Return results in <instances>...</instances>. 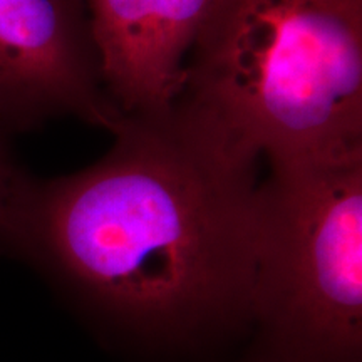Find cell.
Instances as JSON below:
<instances>
[{
    "label": "cell",
    "instance_id": "obj_1",
    "mask_svg": "<svg viewBox=\"0 0 362 362\" xmlns=\"http://www.w3.org/2000/svg\"><path fill=\"white\" fill-rule=\"evenodd\" d=\"M112 133L89 168L35 181L17 253L139 330L248 317L257 158L181 101Z\"/></svg>",
    "mask_w": 362,
    "mask_h": 362
},
{
    "label": "cell",
    "instance_id": "obj_2",
    "mask_svg": "<svg viewBox=\"0 0 362 362\" xmlns=\"http://www.w3.org/2000/svg\"><path fill=\"white\" fill-rule=\"evenodd\" d=\"M178 101L257 160L362 153V0H211Z\"/></svg>",
    "mask_w": 362,
    "mask_h": 362
},
{
    "label": "cell",
    "instance_id": "obj_3",
    "mask_svg": "<svg viewBox=\"0 0 362 362\" xmlns=\"http://www.w3.org/2000/svg\"><path fill=\"white\" fill-rule=\"evenodd\" d=\"M255 214L245 362H361L362 153L270 163Z\"/></svg>",
    "mask_w": 362,
    "mask_h": 362
},
{
    "label": "cell",
    "instance_id": "obj_4",
    "mask_svg": "<svg viewBox=\"0 0 362 362\" xmlns=\"http://www.w3.org/2000/svg\"><path fill=\"white\" fill-rule=\"evenodd\" d=\"M72 116L115 131L84 0H0V128Z\"/></svg>",
    "mask_w": 362,
    "mask_h": 362
},
{
    "label": "cell",
    "instance_id": "obj_5",
    "mask_svg": "<svg viewBox=\"0 0 362 362\" xmlns=\"http://www.w3.org/2000/svg\"><path fill=\"white\" fill-rule=\"evenodd\" d=\"M103 88L123 117L170 111L211 0H84Z\"/></svg>",
    "mask_w": 362,
    "mask_h": 362
},
{
    "label": "cell",
    "instance_id": "obj_6",
    "mask_svg": "<svg viewBox=\"0 0 362 362\" xmlns=\"http://www.w3.org/2000/svg\"><path fill=\"white\" fill-rule=\"evenodd\" d=\"M35 181L19 168L0 131V250L17 253L22 221Z\"/></svg>",
    "mask_w": 362,
    "mask_h": 362
}]
</instances>
